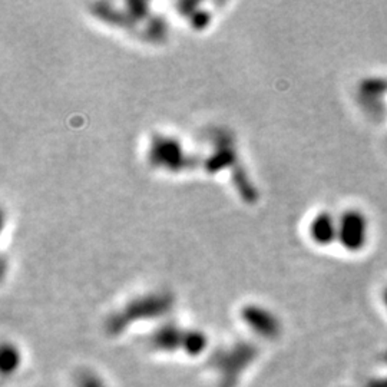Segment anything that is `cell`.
<instances>
[{
  "instance_id": "1",
  "label": "cell",
  "mask_w": 387,
  "mask_h": 387,
  "mask_svg": "<svg viewBox=\"0 0 387 387\" xmlns=\"http://www.w3.org/2000/svg\"><path fill=\"white\" fill-rule=\"evenodd\" d=\"M149 161L162 168L182 170L187 168L189 159L178 141L168 136H156L151 144Z\"/></svg>"
}]
</instances>
